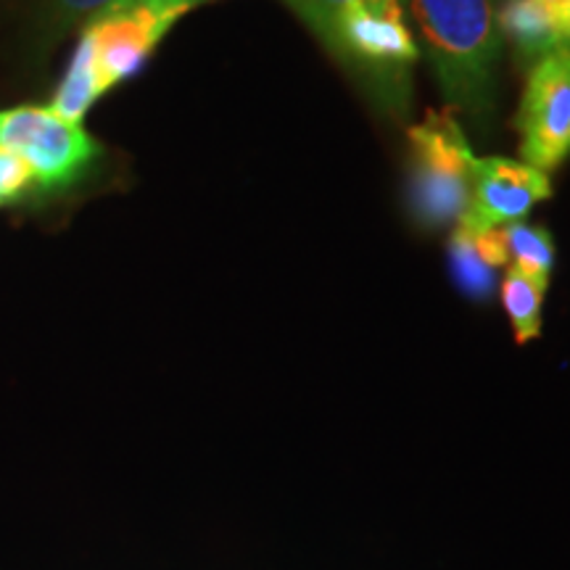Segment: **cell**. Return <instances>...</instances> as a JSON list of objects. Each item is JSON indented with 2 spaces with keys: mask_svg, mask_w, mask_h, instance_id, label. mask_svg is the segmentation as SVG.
Listing matches in <instances>:
<instances>
[{
  "mask_svg": "<svg viewBox=\"0 0 570 570\" xmlns=\"http://www.w3.org/2000/svg\"><path fill=\"white\" fill-rule=\"evenodd\" d=\"M473 151L458 119L428 111L410 130V198L425 227L458 223L473 196Z\"/></svg>",
  "mask_w": 570,
  "mask_h": 570,
  "instance_id": "3957f363",
  "label": "cell"
},
{
  "mask_svg": "<svg viewBox=\"0 0 570 570\" xmlns=\"http://www.w3.org/2000/svg\"><path fill=\"white\" fill-rule=\"evenodd\" d=\"M412 13L446 104L475 119L487 117L494 109L502 56L489 0H412Z\"/></svg>",
  "mask_w": 570,
  "mask_h": 570,
  "instance_id": "6da1fadb",
  "label": "cell"
},
{
  "mask_svg": "<svg viewBox=\"0 0 570 570\" xmlns=\"http://www.w3.org/2000/svg\"><path fill=\"white\" fill-rule=\"evenodd\" d=\"M56 3H59V11L63 13V17H71V19L88 17V19H92L96 13L106 11L114 3H119V0H56Z\"/></svg>",
  "mask_w": 570,
  "mask_h": 570,
  "instance_id": "9a60e30c",
  "label": "cell"
},
{
  "mask_svg": "<svg viewBox=\"0 0 570 570\" xmlns=\"http://www.w3.org/2000/svg\"><path fill=\"white\" fill-rule=\"evenodd\" d=\"M209 0H119L85 27L104 90L130 80L151 59L169 30Z\"/></svg>",
  "mask_w": 570,
  "mask_h": 570,
  "instance_id": "277c9868",
  "label": "cell"
},
{
  "mask_svg": "<svg viewBox=\"0 0 570 570\" xmlns=\"http://www.w3.org/2000/svg\"><path fill=\"white\" fill-rule=\"evenodd\" d=\"M323 42L346 67L381 88L386 101L404 104L417 46L404 24L402 0H354L333 19Z\"/></svg>",
  "mask_w": 570,
  "mask_h": 570,
  "instance_id": "7a4b0ae2",
  "label": "cell"
},
{
  "mask_svg": "<svg viewBox=\"0 0 570 570\" xmlns=\"http://www.w3.org/2000/svg\"><path fill=\"white\" fill-rule=\"evenodd\" d=\"M449 256H452L454 277H458L460 288L465 291L470 298H489L497 285V269H491L487 265L479 246H475L473 233L460 225L454 227Z\"/></svg>",
  "mask_w": 570,
  "mask_h": 570,
  "instance_id": "7c38bea8",
  "label": "cell"
},
{
  "mask_svg": "<svg viewBox=\"0 0 570 570\" xmlns=\"http://www.w3.org/2000/svg\"><path fill=\"white\" fill-rule=\"evenodd\" d=\"M523 164L552 173L570 154V48L533 63L518 111Z\"/></svg>",
  "mask_w": 570,
  "mask_h": 570,
  "instance_id": "8992f818",
  "label": "cell"
},
{
  "mask_svg": "<svg viewBox=\"0 0 570 570\" xmlns=\"http://www.w3.org/2000/svg\"><path fill=\"white\" fill-rule=\"evenodd\" d=\"M552 196L550 177L523 161L489 156L473 161V196L458 223L470 227H504L523 223L533 206Z\"/></svg>",
  "mask_w": 570,
  "mask_h": 570,
  "instance_id": "52a82bcc",
  "label": "cell"
},
{
  "mask_svg": "<svg viewBox=\"0 0 570 570\" xmlns=\"http://www.w3.org/2000/svg\"><path fill=\"white\" fill-rule=\"evenodd\" d=\"M30 185H35L30 167L17 154L0 148V206L17 202Z\"/></svg>",
  "mask_w": 570,
  "mask_h": 570,
  "instance_id": "4fadbf2b",
  "label": "cell"
},
{
  "mask_svg": "<svg viewBox=\"0 0 570 570\" xmlns=\"http://www.w3.org/2000/svg\"><path fill=\"white\" fill-rule=\"evenodd\" d=\"M547 285H550V277L531 275L515 265H510L504 273L502 304L518 344H529L541 333V304H544Z\"/></svg>",
  "mask_w": 570,
  "mask_h": 570,
  "instance_id": "9c48e42d",
  "label": "cell"
},
{
  "mask_svg": "<svg viewBox=\"0 0 570 570\" xmlns=\"http://www.w3.org/2000/svg\"><path fill=\"white\" fill-rule=\"evenodd\" d=\"M0 148L17 154L42 190L75 185L101 154L82 125L59 117L51 106L0 111Z\"/></svg>",
  "mask_w": 570,
  "mask_h": 570,
  "instance_id": "5b68a950",
  "label": "cell"
},
{
  "mask_svg": "<svg viewBox=\"0 0 570 570\" xmlns=\"http://www.w3.org/2000/svg\"><path fill=\"white\" fill-rule=\"evenodd\" d=\"M104 85L98 80L96 61H92V48L88 38H80L77 42V51L71 56L69 71L63 77L61 88L56 90V98L51 109L59 114V117L69 119V122L80 125V119L90 111V106L104 96Z\"/></svg>",
  "mask_w": 570,
  "mask_h": 570,
  "instance_id": "30bf717a",
  "label": "cell"
},
{
  "mask_svg": "<svg viewBox=\"0 0 570 570\" xmlns=\"http://www.w3.org/2000/svg\"><path fill=\"white\" fill-rule=\"evenodd\" d=\"M499 30L512 40L523 61L539 63L550 53L566 48L558 19L544 0H508L499 13Z\"/></svg>",
  "mask_w": 570,
  "mask_h": 570,
  "instance_id": "ba28073f",
  "label": "cell"
},
{
  "mask_svg": "<svg viewBox=\"0 0 570 570\" xmlns=\"http://www.w3.org/2000/svg\"><path fill=\"white\" fill-rule=\"evenodd\" d=\"M504 244H508L510 265L531 275L550 277L554 267V240L550 230L525 223H510L502 227Z\"/></svg>",
  "mask_w": 570,
  "mask_h": 570,
  "instance_id": "8fae6325",
  "label": "cell"
},
{
  "mask_svg": "<svg viewBox=\"0 0 570 570\" xmlns=\"http://www.w3.org/2000/svg\"><path fill=\"white\" fill-rule=\"evenodd\" d=\"M348 3H354V0H291V6L302 13L306 24H309L320 38H323L327 27L333 24V19H336Z\"/></svg>",
  "mask_w": 570,
  "mask_h": 570,
  "instance_id": "5bb4252c",
  "label": "cell"
}]
</instances>
